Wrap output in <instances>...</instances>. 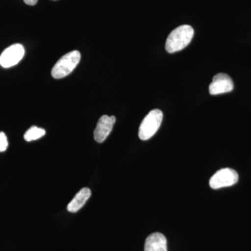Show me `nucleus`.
Here are the masks:
<instances>
[{
	"label": "nucleus",
	"instance_id": "nucleus-1",
	"mask_svg": "<svg viewBox=\"0 0 251 251\" xmlns=\"http://www.w3.org/2000/svg\"><path fill=\"white\" fill-rule=\"evenodd\" d=\"M194 35V29L188 25L179 26L167 38L166 50L169 53H175L185 49L191 43Z\"/></svg>",
	"mask_w": 251,
	"mask_h": 251
},
{
	"label": "nucleus",
	"instance_id": "nucleus-2",
	"mask_svg": "<svg viewBox=\"0 0 251 251\" xmlns=\"http://www.w3.org/2000/svg\"><path fill=\"white\" fill-rule=\"evenodd\" d=\"M81 54L77 50L72 51L57 61L52 69V76L55 79H61L67 76L75 69L80 62Z\"/></svg>",
	"mask_w": 251,
	"mask_h": 251
},
{
	"label": "nucleus",
	"instance_id": "nucleus-3",
	"mask_svg": "<svg viewBox=\"0 0 251 251\" xmlns=\"http://www.w3.org/2000/svg\"><path fill=\"white\" fill-rule=\"evenodd\" d=\"M163 117V112L158 109H154L149 112L139 127L138 136L140 139L148 140L152 138L161 126Z\"/></svg>",
	"mask_w": 251,
	"mask_h": 251
},
{
	"label": "nucleus",
	"instance_id": "nucleus-4",
	"mask_svg": "<svg viewBox=\"0 0 251 251\" xmlns=\"http://www.w3.org/2000/svg\"><path fill=\"white\" fill-rule=\"evenodd\" d=\"M239 175L231 168H224L216 172L209 180V186L213 189L228 187L237 184Z\"/></svg>",
	"mask_w": 251,
	"mask_h": 251
},
{
	"label": "nucleus",
	"instance_id": "nucleus-5",
	"mask_svg": "<svg viewBox=\"0 0 251 251\" xmlns=\"http://www.w3.org/2000/svg\"><path fill=\"white\" fill-rule=\"evenodd\" d=\"M25 55V49L21 44H16L4 50L0 55V65L4 68L14 67Z\"/></svg>",
	"mask_w": 251,
	"mask_h": 251
},
{
	"label": "nucleus",
	"instance_id": "nucleus-6",
	"mask_svg": "<svg viewBox=\"0 0 251 251\" xmlns=\"http://www.w3.org/2000/svg\"><path fill=\"white\" fill-rule=\"evenodd\" d=\"M234 89V83L232 78L227 74H216L213 77L212 82L209 87V94L211 95L228 93Z\"/></svg>",
	"mask_w": 251,
	"mask_h": 251
},
{
	"label": "nucleus",
	"instance_id": "nucleus-7",
	"mask_svg": "<svg viewBox=\"0 0 251 251\" xmlns=\"http://www.w3.org/2000/svg\"><path fill=\"white\" fill-rule=\"evenodd\" d=\"M115 122L116 118L115 116L103 115L100 117L94 131V140L99 143H103L111 133Z\"/></svg>",
	"mask_w": 251,
	"mask_h": 251
},
{
	"label": "nucleus",
	"instance_id": "nucleus-8",
	"mask_svg": "<svg viewBox=\"0 0 251 251\" xmlns=\"http://www.w3.org/2000/svg\"><path fill=\"white\" fill-rule=\"evenodd\" d=\"M145 251H168L166 237L160 232L149 235L145 241Z\"/></svg>",
	"mask_w": 251,
	"mask_h": 251
},
{
	"label": "nucleus",
	"instance_id": "nucleus-9",
	"mask_svg": "<svg viewBox=\"0 0 251 251\" xmlns=\"http://www.w3.org/2000/svg\"><path fill=\"white\" fill-rule=\"evenodd\" d=\"M92 191L90 188H83L75 195L72 201L67 205V210L69 212L75 213L82 209L87 201L90 199Z\"/></svg>",
	"mask_w": 251,
	"mask_h": 251
},
{
	"label": "nucleus",
	"instance_id": "nucleus-10",
	"mask_svg": "<svg viewBox=\"0 0 251 251\" xmlns=\"http://www.w3.org/2000/svg\"><path fill=\"white\" fill-rule=\"evenodd\" d=\"M46 134V130L43 128H39L36 126H33L25 132L24 135V139L27 142L33 141L42 138Z\"/></svg>",
	"mask_w": 251,
	"mask_h": 251
},
{
	"label": "nucleus",
	"instance_id": "nucleus-11",
	"mask_svg": "<svg viewBox=\"0 0 251 251\" xmlns=\"http://www.w3.org/2000/svg\"><path fill=\"white\" fill-rule=\"evenodd\" d=\"M9 145L7 137L4 132H0V152H3L6 150Z\"/></svg>",
	"mask_w": 251,
	"mask_h": 251
},
{
	"label": "nucleus",
	"instance_id": "nucleus-12",
	"mask_svg": "<svg viewBox=\"0 0 251 251\" xmlns=\"http://www.w3.org/2000/svg\"><path fill=\"white\" fill-rule=\"evenodd\" d=\"M24 2L26 4L30 5V6H34L38 2V0H24Z\"/></svg>",
	"mask_w": 251,
	"mask_h": 251
}]
</instances>
